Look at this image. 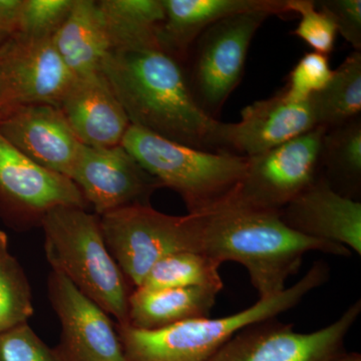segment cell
I'll return each mask as SVG.
<instances>
[{"label": "cell", "instance_id": "2e32d148", "mask_svg": "<svg viewBox=\"0 0 361 361\" xmlns=\"http://www.w3.org/2000/svg\"><path fill=\"white\" fill-rule=\"evenodd\" d=\"M0 196L26 213H45L56 207L85 209L87 202L65 176L40 167L0 135Z\"/></svg>", "mask_w": 361, "mask_h": 361}, {"label": "cell", "instance_id": "9c48e42d", "mask_svg": "<svg viewBox=\"0 0 361 361\" xmlns=\"http://www.w3.org/2000/svg\"><path fill=\"white\" fill-rule=\"evenodd\" d=\"M361 312L360 300L329 326L310 334L274 319L249 325L209 361H334L343 355L344 341Z\"/></svg>", "mask_w": 361, "mask_h": 361}, {"label": "cell", "instance_id": "484cf974", "mask_svg": "<svg viewBox=\"0 0 361 361\" xmlns=\"http://www.w3.org/2000/svg\"><path fill=\"white\" fill-rule=\"evenodd\" d=\"M289 13L300 16L292 35L302 39L313 51L327 56L334 51L337 37L336 23L313 0H287Z\"/></svg>", "mask_w": 361, "mask_h": 361}, {"label": "cell", "instance_id": "44dd1931", "mask_svg": "<svg viewBox=\"0 0 361 361\" xmlns=\"http://www.w3.org/2000/svg\"><path fill=\"white\" fill-rule=\"evenodd\" d=\"M97 4L110 37L111 51H163V0H102Z\"/></svg>", "mask_w": 361, "mask_h": 361}, {"label": "cell", "instance_id": "9a60e30c", "mask_svg": "<svg viewBox=\"0 0 361 361\" xmlns=\"http://www.w3.org/2000/svg\"><path fill=\"white\" fill-rule=\"evenodd\" d=\"M285 224L310 238L331 242L361 254V204L318 177L280 211Z\"/></svg>", "mask_w": 361, "mask_h": 361}, {"label": "cell", "instance_id": "ac0fdd59", "mask_svg": "<svg viewBox=\"0 0 361 361\" xmlns=\"http://www.w3.org/2000/svg\"><path fill=\"white\" fill-rule=\"evenodd\" d=\"M166 18L160 32L161 49L177 61L187 56L207 28L236 14L264 11L289 14L287 0H163Z\"/></svg>", "mask_w": 361, "mask_h": 361}, {"label": "cell", "instance_id": "cb8c5ba5", "mask_svg": "<svg viewBox=\"0 0 361 361\" xmlns=\"http://www.w3.org/2000/svg\"><path fill=\"white\" fill-rule=\"evenodd\" d=\"M220 264L200 252L173 254L153 266L140 287L148 289L201 288L222 291ZM139 288V287H137Z\"/></svg>", "mask_w": 361, "mask_h": 361}, {"label": "cell", "instance_id": "7c38bea8", "mask_svg": "<svg viewBox=\"0 0 361 361\" xmlns=\"http://www.w3.org/2000/svg\"><path fill=\"white\" fill-rule=\"evenodd\" d=\"M71 180L99 215L135 204H149L161 188L140 164L120 146L82 147Z\"/></svg>", "mask_w": 361, "mask_h": 361}, {"label": "cell", "instance_id": "7402d4cb", "mask_svg": "<svg viewBox=\"0 0 361 361\" xmlns=\"http://www.w3.org/2000/svg\"><path fill=\"white\" fill-rule=\"evenodd\" d=\"M322 178L343 196L355 199L361 184L360 116L338 127L327 129L319 156Z\"/></svg>", "mask_w": 361, "mask_h": 361}, {"label": "cell", "instance_id": "5bb4252c", "mask_svg": "<svg viewBox=\"0 0 361 361\" xmlns=\"http://www.w3.org/2000/svg\"><path fill=\"white\" fill-rule=\"evenodd\" d=\"M315 127L317 126L310 99L296 101L282 89L274 96L245 106L238 123H223L220 151L250 158L291 141Z\"/></svg>", "mask_w": 361, "mask_h": 361}, {"label": "cell", "instance_id": "30bf717a", "mask_svg": "<svg viewBox=\"0 0 361 361\" xmlns=\"http://www.w3.org/2000/svg\"><path fill=\"white\" fill-rule=\"evenodd\" d=\"M75 78L51 37L11 35L0 47V111L26 104L59 108Z\"/></svg>", "mask_w": 361, "mask_h": 361}, {"label": "cell", "instance_id": "ba28073f", "mask_svg": "<svg viewBox=\"0 0 361 361\" xmlns=\"http://www.w3.org/2000/svg\"><path fill=\"white\" fill-rule=\"evenodd\" d=\"M271 14L253 11L223 18L195 44L192 94L202 110L215 118L240 84L251 42Z\"/></svg>", "mask_w": 361, "mask_h": 361}, {"label": "cell", "instance_id": "d6a6232c", "mask_svg": "<svg viewBox=\"0 0 361 361\" xmlns=\"http://www.w3.org/2000/svg\"><path fill=\"white\" fill-rule=\"evenodd\" d=\"M334 361H361V355L357 353H343Z\"/></svg>", "mask_w": 361, "mask_h": 361}, {"label": "cell", "instance_id": "4fadbf2b", "mask_svg": "<svg viewBox=\"0 0 361 361\" xmlns=\"http://www.w3.org/2000/svg\"><path fill=\"white\" fill-rule=\"evenodd\" d=\"M0 135L40 167L70 179L84 147L61 109L51 104L0 111Z\"/></svg>", "mask_w": 361, "mask_h": 361}, {"label": "cell", "instance_id": "4dcf8cb0", "mask_svg": "<svg viewBox=\"0 0 361 361\" xmlns=\"http://www.w3.org/2000/svg\"><path fill=\"white\" fill-rule=\"evenodd\" d=\"M23 0H0V25L11 37L18 32Z\"/></svg>", "mask_w": 361, "mask_h": 361}, {"label": "cell", "instance_id": "f1b7e54d", "mask_svg": "<svg viewBox=\"0 0 361 361\" xmlns=\"http://www.w3.org/2000/svg\"><path fill=\"white\" fill-rule=\"evenodd\" d=\"M0 361H66L49 348L27 323L0 334Z\"/></svg>", "mask_w": 361, "mask_h": 361}, {"label": "cell", "instance_id": "f546056e", "mask_svg": "<svg viewBox=\"0 0 361 361\" xmlns=\"http://www.w3.org/2000/svg\"><path fill=\"white\" fill-rule=\"evenodd\" d=\"M315 4L331 16L337 32L341 33L356 51H360L361 0H322Z\"/></svg>", "mask_w": 361, "mask_h": 361}, {"label": "cell", "instance_id": "6da1fadb", "mask_svg": "<svg viewBox=\"0 0 361 361\" xmlns=\"http://www.w3.org/2000/svg\"><path fill=\"white\" fill-rule=\"evenodd\" d=\"M200 252L218 264L236 262L246 268L260 298L281 293L300 269L308 252L348 257L346 247L310 238L285 224L280 212L243 205L231 199L195 214Z\"/></svg>", "mask_w": 361, "mask_h": 361}, {"label": "cell", "instance_id": "1f68e13d", "mask_svg": "<svg viewBox=\"0 0 361 361\" xmlns=\"http://www.w3.org/2000/svg\"><path fill=\"white\" fill-rule=\"evenodd\" d=\"M8 253V240L6 233L0 231V257Z\"/></svg>", "mask_w": 361, "mask_h": 361}, {"label": "cell", "instance_id": "8fae6325", "mask_svg": "<svg viewBox=\"0 0 361 361\" xmlns=\"http://www.w3.org/2000/svg\"><path fill=\"white\" fill-rule=\"evenodd\" d=\"M49 293L63 330L56 349L66 361H126L108 313L78 290L65 275L52 271Z\"/></svg>", "mask_w": 361, "mask_h": 361}, {"label": "cell", "instance_id": "52a82bcc", "mask_svg": "<svg viewBox=\"0 0 361 361\" xmlns=\"http://www.w3.org/2000/svg\"><path fill=\"white\" fill-rule=\"evenodd\" d=\"M326 128L318 126L276 148L250 157L231 200L280 212L318 179Z\"/></svg>", "mask_w": 361, "mask_h": 361}, {"label": "cell", "instance_id": "277c9868", "mask_svg": "<svg viewBox=\"0 0 361 361\" xmlns=\"http://www.w3.org/2000/svg\"><path fill=\"white\" fill-rule=\"evenodd\" d=\"M44 251L52 271L116 318L129 325L127 278L104 242L99 220L77 207H56L42 218Z\"/></svg>", "mask_w": 361, "mask_h": 361}, {"label": "cell", "instance_id": "5b68a950", "mask_svg": "<svg viewBox=\"0 0 361 361\" xmlns=\"http://www.w3.org/2000/svg\"><path fill=\"white\" fill-rule=\"evenodd\" d=\"M121 145L161 187L180 195L188 214L205 213L229 200L248 161L228 152L191 148L132 125Z\"/></svg>", "mask_w": 361, "mask_h": 361}, {"label": "cell", "instance_id": "d6986e66", "mask_svg": "<svg viewBox=\"0 0 361 361\" xmlns=\"http://www.w3.org/2000/svg\"><path fill=\"white\" fill-rule=\"evenodd\" d=\"M51 39L61 61L75 78L99 73L111 51L103 14L94 0H75Z\"/></svg>", "mask_w": 361, "mask_h": 361}, {"label": "cell", "instance_id": "83f0119b", "mask_svg": "<svg viewBox=\"0 0 361 361\" xmlns=\"http://www.w3.org/2000/svg\"><path fill=\"white\" fill-rule=\"evenodd\" d=\"M332 75L327 56L307 52L292 68L283 89L292 99L307 101L329 85Z\"/></svg>", "mask_w": 361, "mask_h": 361}, {"label": "cell", "instance_id": "7a4b0ae2", "mask_svg": "<svg viewBox=\"0 0 361 361\" xmlns=\"http://www.w3.org/2000/svg\"><path fill=\"white\" fill-rule=\"evenodd\" d=\"M101 73L130 125L191 148L222 152L223 123L202 110L179 63L165 51H113Z\"/></svg>", "mask_w": 361, "mask_h": 361}, {"label": "cell", "instance_id": "8992f818", "mask_svg": "<svg viewBox=\"0 0 361 361\" xmlns=\"http://www.w3.org/2000/svg\"><path fill=\"white\" fill-rule=\"evenodd\" d=\"M99 224L111 255L135 288L161 259L180 252H200L195 214L167 215L149 204H135L104 214Z\"/></svg>", "mask_w": 361, "mask_h": 361}, {"label": "cell", "instance_id": "3957f363", "mask_svg": "<svg viewBox=\"0 0 361 361\" xmlns=\"http://www.w3.org/2000/svg\"><path fill=\"white\" fill-rule=\"evenodd\" d=\"M329 277L327 265L316 261L293 286L276 295L259 298L250 307L235 314L197 318L154 330L116 325L126 361H209L240 330L274 319L295 307Z\"/></svg>", "mask_w": 361, "mask_h": 361}, {"label": "cell", "instance_id": "e0dca14e", "mask_svg": "<svg viewBox=\"0 0 361 361\" xmlns=\"http://www.w3.org/2000/svg\"><path fill=\"white\" fill-rule=\"evenodd\" d=\"M73 134L85 146H120L130 123L103 73L75 78L59 106Z\"/></svg>", "mask_w": 361, "mask_h": 361}, {"label": "cell", "instance_id": "4316f807", "mask_svg": "<svg viewBox=\"0 0 361 361\" xmlns=\"http://www.w3.org/2000/svg\"><path fill=\"white\" fill-rule=\"evenodd\" d=\"M73 2L75 0H23L16 33L52 37L68 18Z\"/></svg>", "mask_w": 361, "mask_h": 361}, {"label": "cell", "instance_id": "d4e9b609", "mask_svg": "<svg viewBox=\"0 0 361 361\" xmlns=\"http://www.w3.org/2000/svg\"><path fill=\"white\" fill-rule=\"evenodd\" d=\"M32 292L23 268L11 254L0 257V334L27 323Z\"/></svg>", "mask_w": 361, "mask_h": 361}, {"label": "cell", "instance_id": "ffe728a7", "mask_svg": "<svg viewBox=\"0 0 361 361\" xmlns=\"http://www.w3.org/2000/svg\"><path fill=\"white\" fill-rule=\"evenodd\" d=\"M219 292L214 289L135 288L129 297V325L134 329H165L177 323L209 317Z\"/></svg>", "mask_w": 361, "mask_h": 361}, {"label": "cell", "instance_id": "836d02e7", "mask_svg": "<svg viewBox=\"0 0 361 361\" xmlns=\"http://www.w3.org/2000/svg\"><path fill=\"white\" fill-rule=\"evenodd\" d=\"M8 39V35L4 32V28H2L1 25H0V47H1V45L4 44V42Z\"/></svg>", "mask_w": 361, "mask_h": 361}, {"label": "cell", "instance_id": "603a6c76", "mask_svg": "<svg viewBox=\"0 0 361 361\" xmlns=\"http://www.w3.org/2000/svg\"><path fill=\"white\" fill-rule=\"evenodd\" d=\"M316 126L338 127L360 116L361 52L353 51L334 71L329 85L310 97Z\"/></svg>", "mask_w": 361, "mask_h": 361}]
</instances>
